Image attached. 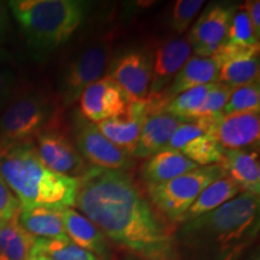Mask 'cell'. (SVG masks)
<instances>
[{"label":"cell","mask_w":260,"mask_h":260,"mask_svg":"<svg viewBox=\"0 0 260 260\" xmlns=\"http://www.w3.org/2000/svg\"><path fill=\"white\" fill-rule=\"evenodd\" d=\"M31 255L46 260H99L65 236L56 239H35Z\"/></svg>","instance_id":"obj_24"},{"label":"cell","mask_w":260,"mask_h":260,"mask_svg":"<svg viewBox=\"0 0 260 260\" xmlns=\"http://www.w3.org/2000/svg\"><path fill=\"white\" fill-rule=\"evenodd\" d=\"M28 260H46V259L41 258V256H37V255H31V256H30V258H29Z\"/></svg>","instance_id":"obj_41"},{"label":"cell","mask_w":260,"mask_h":260,"mask_svg":"<svg viewBox=\"0 0 260 260\" xmlns=\"http://www.w3.org/2000/svg\"><path fill=\"white\" fill-rule=\"evenodd\" d=\"M16 84V77L11 71L0 69V103L8 105L10 100L14 98Z\"/></svg>","instance_id":"obj_35"},{"label":"cell","mask_w":260,"mask_h":260,"mask_svg":"<svg viewBox=\"0 0 260 260\" xmlns=\"http://www.w3.org/2000/svg\"><path fill=\"white\" fill-rule=\"evenodd\" d=\"M230 93H232V89L225 86V84L220 82L211 84V88L207 92L206 96H205L203 105H201L199 111H198L195 118L201 116H211L217 115V113H223V109L225 106L228 99H229Z\"/></svg>","instance_id":"obj_31"},{"label":"cell","mask_w":260,"mask_h":260,"mask_svg":"<svg viewBox=\"0 0 260 260\" xmlns=\"http://www.w3.org/2000/svg\"><path fill=\"white\" fill-rule=\"evenodd\" d=\"M35 237L19 223L18 216L0 223V260H28Z\"/></svg>","instance_id":"obj_23"},{"label":"cell","mask_w":260,"mask_h":260,"mask_svg":"<svg viewBox=\"0 0 260 260\" xmlns=\"http://www.w3.org/2000/svg\"><path fill=\"white\" fill-rule=\"evenodd\" d=\"M223 176L225 171L220 164L198 167L168 182L146 186V193L155 210L171 225H180L201 191Z\"/></svg>","instance_id":"obj_6"},{"label":"cell","mask_w":260,"mask_h":260,"mask_svg":"<svg viewBox=\"0 0 260 260\" xmlns=\"http://www.w3.org/2000/svg\"><path fill=\"white\" fill-rule=\"evenodd\" d=\"M8 149H9L8 147H5V146L3 145L2 142H0V159H2V157H3V155H4V153H5L6 151H8Z\"/></svg>","instance_id":"obj_40"},{"label":"cell","mask_w":260,"mask_h":260,"mask_svg":"<svg viewBox=\"0 0 260 260\" xmlns=\"http://www.w3.org/2000/svg\"><path fill=\"white\" fill-rule=\"evenodd\" d=\"M63 206L34 205L21 206L18 220L35 239H56L65 236Z\"/></svg>","instance_id":"obj_20"},{"label":"cell","mask_w":260,"mask_h":260,"mask_svg":"<svg viewBox=\"0 0 260 260\" xmlns=\"http://www.w3.org/2000/svg\"><path fill=\"white\" fill-rule=\"evenodd\" d=\"M260 111V82L259 80L245 86L232 89L229 99L223 109V115H233L240 112Z\"/></svg>","instance_id":"obj_28"},{"label":"cell","mask_w":260,"mask_h":260,"mask_svg":"<svg viewBox=\"0 0 260 260\" xmlns=\"http://www.w3.org/2000/svg\"><path fill=\"white\" fill-rule=\"evenodd\" d=\"M148 100L149 113L142 125L138 144L133 152V158L148 159L162 151L175 130L183 123L180 118L165 111L157 98L148 96Z\"/></svg>","instance_id":"obj_13"},{"label":"cell","mask_w":260,"mask_h":260,"mask_svg":"<svg viewBox=\"0 0 260 260\" xmlns=\"http://www.w3.org/2000/svg\"><path fill=\"white\" fill-rule=\"evenodd\" d=\"M32 144L42 164L58 174L79 178L92 167L82 158L61 124L44 130Z\"/></svg>","instance_id":"obj_9"},{"label":"cell","mask_w":260,"mask_h":260,"mask_svg":"<svg viewBox=\"0 0 260 260\" xmlns=\"http://www.w3.org/2000/svg\"><path fill=\"white\" fill-rule=\"evenodd\" d=\"M241 260H260V258H259V251H258V248H256L255 251L251 252V254H249L248 256H247V258H242Z\"/></svg>","instance_id":"obj_39"},{"label":"cell","mask_w":260,"mask_h":260,"mask_svg":"<svg viewBox=\"0 0 260 260\" xmlns=\"http://www.w3.org/2000/svg\"><path fill=\"white\" fill-rule=\"evenodd\" d=\"M109 76L117 83L129 103L148 98L152 59L144 51H130L113 61Z\"/></svg>","instance_id":"obj_11"},{"label":"cell","mask_w":260,"mask_h":260,"mask_svg":"<svg viewBox=\"0 0 260 260\" xmlns=\"http://www.w3.org/2000/svg\"><path fill=\"white\" fill-rule=\"evenodd\" d=\"M0 176L21 206L73 207L76 203L79 178L65 176L45 167L32 142L12 146L5 152L0 159Z\"/></svg>","instance_id":"obj_3"},{"label":"cell","mask_w":260,"mask_h":260,"mask_svg":"<svg viewBox=\"0 0 260 260\" xmlns=\"http://www.w3.org/2000/svg\"><path fill=\"white\" fill-rule=\"evenodd\" d=\"M212 84V83H211ZM211 84H205L178 94L165 104L162 109L170 115L183 122H191L203 105L205 96L211 88Z\"/></svg>","instance_id":"obj_26"},{"label":"cell","mask_w":260,"mask_h":260,"mask_svg":"<svg viewBox=\"0 0 260 260\" xmlns=\"http://www.w3.org/2000/svg\"><path fill=\"white\" fill-rule=\"evenodd\" d=\"M191 47L188 39L177 38L161 45L152 60V76L148 96H158L189 59Z\"/></svg>","instance_id":"obj_15"},{"label":"cell","mask_w":260,"mask_h":260,"mask_svg":"<svg viewBox=\"0 0 260 260\" xmlns=\"http://www.w3.org/2000/svg\"><path fill=\"white\" fill-rule=\"evenodd\" d=\"M225 175L241 188L243 193H260V162L258 148L225 149L220 162Z\"/></svg>","instance_id":"obj_19"},{"label":"cell","mask_w":260,"mask_h":260,"mask_svg":"<svg viewBox=\"0 0 260 260\" xmlns=\"http://www.w3.org/2000/svg\"><path fill=\"white\" fill-rule=\"evenodd\" d=\"M61 106L41 90H28L12 98L0 115V142L5 147L34 142L51 126L61 124Z\"/></svg>","instance_id":"obj_5"},{"label":"cell","mask_w":260,"mask_h":260,"mask_svg":"<svg viewBox=\"0 0 260 260\" xmlns=\"http://www.w3.org/2000/svg\"><path fill=\"white\" fill-rule=\"evenodd\" d=\"M220 67L216 63L212 57H189L183 67L167 87V89L157 98L164 107L169 100L175 98L178 94L186 92L191 88L205 84H211L218 82Z\"/></svg>","instance_id":"obj_18"},{"label":"cell","mask_w":260,"mask_h":260,"mask_svg":"<svg viewBox=\"0 0 260 260\" xmlns=\"http://www.w3.org/2000/svg\"><path fill=\"white\" fill-rule=\"evenodd\" d=\"M5 107H6V104H4V103H0V115H2L3 111H4Z\"/></svg>","instance_id":"obj_42"},{"label":"cell","mask_w":260,"mask_h":260,"mask_svg":"<svg viewBox=\"0 0 260 260\" xmlns=\"http://www.w3.org/2000/svg\"><path fill=\"white\" fill-rule=\"evenodd\" d=\"M75 207L110 242L140 260H181L174 228L128 171L92 165L79 177Z\"/></svg>","instance_id":"obj_1"},{"label":"cell","mask_w":260,"mask_h":260,"mask_svg":"<svg viewBox=\"0 0 260 260\" xmlns=\"http://www.w3.org/2000/svg\"><path fill=\"white\" fill-rule=\"evenodd\" d=\"M21 204L6 182L0 176V223L18 216Z\"/></svg>","instance_id":"obj_34"},{"label":"cell","mask_w":260,"mask_h":260,"mask_svg":"<svg viewBox=\"0 0 260 260\" xmlns=\"http://www.w3.org/2000/svg\"><path fill=\"white\" fill-rule=\"evenodd\" d=\"M204 134L203 130L193 122H183L178 128L175 130L171 139L169 140L168 145L164 149H172V151L180 152L191 140Z\"/></svg>","instance_id":"obj_33"},{"label":"cell","mask_w":260,"mask_h":260,"mask_svg":"<svg viewBox=\"0 0 260 260\" xmlns=\"http://www.w3.org/2000/svg\"><path fill=\"white\" fill-rule=\"evenodd\" d=\"M259 56L230 61L220 68L218 82L225 84L230 89H235L259 80Z\"/></svg>","instance_id":"obj_27"},{"label":"cell","mask_w":260,"mask_h":260,"mask_svg":"<svg viewBox=\"0 0 260 260\" xmlns=\"http://www.w3.org/2000/svg\"><path fill=\"white\" fill-rule=\"evenodd\" d=\"M205 4L203 0H178L172 6L169 25L171 30L177 34H183L189 29L191 22L197 17L201 6Z\"/></svg>","instance_id":"obj_30"},{"label":"cell","mask_w":260,"mask_h":260,"mask_svg":"<svg viewBox=\"0 0 260 260\" xmlns=\"http://www.w3.org/2000/svg\"><path fill=\"white\" fill-rule=\"evenodd\" d=\"M30 50L45 56L64 45L87 15L80 0H12L8 3Z\"/></svg>","instance_id":"obj_4"},{"label":"cell","mask_w":260,"mask_h":260,"mask_svg":"<svg viewBox=\"0 0 260 260\" xmlns=\"http://www.w3.org/2000/svg\"><path fill=\"white\" fill-rule=\"evenodd\" d=\"M241 193H243L241 188L225 175L219 180L212 182L209 187H206L201 191L197 200L190 206V209L184 214L180 224L195 219L205 213H209L211 211L218 209L226 201L232 200L233 198Z\"/></svg>","instance_id":"obj_22"},{"label":"cell","mask_w":260,"mask_h":260,"mask_svg":"<svg viewBox=\"0 0 260 260\" xmlns=\"http://www.w3.org/2000/svg\"><path fill=\"white\" fill-rule=\"evenodd\" d=\"M148 113L149 100L147 98L141 102L129 103L128 109L123 115L98 122L95 125L109 141L133 155Z\"/></svg>","instance_id":"obj_14"},{"label":"cell","mask_w":260,"mask_h":260,"mask_svg":"<svg viewBox=\"0 0 260 260\" xmlns=\"http://www.w3.org/2000/svg\"><path fill=\"white\" fill-rule=\"evenodd\" d=\"M70 125L71 139H74L77 151L93 167L122 171L134 167V158L109 141L99 132L95 123L84 118L79 110L71 113Z\"/></svg>","instance_id":"obj_8"},{"label":"cell","mask_w":260,"mask_h":260,"mask_svg":"<svg viewBox=\"0 0 260 260\" xmlns=\"http://www.w3.org/2000/svg\"><path fill=\"white\" fill-rule=\"evenodd\" d=\"M111 50V41L100 40L75 54L65 67L59 82L58 102L61 109L79 102L83 90L100 79L110 61Z\"/></svg>","instance_id":"obj_7"},{"label":"cell","mask_w":260,"mask_h":260,"mask_svg":"<svg viewBox=\"0 0 260 260\" xmlns=\"http://www.w3.org/2000/svg\"><path fill=\"white\" fill-rule=\"evenodd\" d=\"M79 103L81 115L93 123L121 116L129 105L121 88L109 75L89 84L83 90Z\"/></svg>","instance_id":"obj_12"},{"label":"cell","mask_w":260,"mask_h":260,"mask_svg":"<svg viewBox=\"0 0 260 260\" xmlns=\"http://www.w3.org/2000/svg\"><path fill=\"white\" fill-rule=\"evenodd\" d=\"M211 136L225 149L258 148L260 112H240L224 116Z\"/></svg>","instance_id":"obj_16"},{"label":"cell","mask_w":260,"mask_h":260,"mask_svg":"<svg viewBox=\"0 0 260 260\" xmlns=\"http://www.w3.org/2000/svg\"><path fill=\"white\" fill-rule=\"evenodd\" d=\"M235 11L236 6L228 3H212L206 6L194 23L188 38L195 56L212 57L225 44L228 29Z\"/></svg>","instance_id":"obj_10"},{"label":"cell","mask_w":260,"mask_h":260,"mask_svg":"<svg viewBox=\"0 0 260 260\" xmlns=\"http://www.w3.org/2000/svg\"><path fill=\"white\" fill-rule=\"evenodd\" d=\"M259 48L260 46H245V45H236L230 44L225 41L216 53L213 54L212 58L216 60V63L220 68L230 61L247 59V58H252L259 56Z\"/></svg>","instance_id":"obj_32"},{"label":"cell","mask_w":260,"mask_h":260,"mask_svg":"<svg viewBox=\"0 0 260 260\" xmlns=\"http://www.w3.org/2000/svg\"><path fill=\"white\" fill-rule=\"evenodd\" d=\"M198 165L184 157L181 152L162 149L147 160L141 168V177L146 186H153L187 174Z\"/></svg>","instance_id":"obj_21"},{"label":"cell","mask_w":260,"mask_h":260,"mask_svg":"<svg viewBox=\"0 0 260 260\" xmlns=\"http://www.w3.org/2000/svg\"><path fill=\"white\" fill-rule=\"evenodd\" d=\"M12 59L11 57V53L6 50V48H4L0 45V64H5V63H9L10 60Z\"/></svg>","instance_id":"obj_38"},{"label":"cell","mask_w":260,"mask_h":260,"mask_svg":"<svg viewBox=\"0 0 260 260\" xmlns=\"http://www.w3.org/2000/svg\"><path fill=\"white\" fill-rule=\"evenodd\" d=\"M243 8L251 19L255 35L260 38V2L259 0H249L243 4Z\"/></svg>","instance_id":"obj_36"},{"label":"cell","mask_w":260,"mask_h":260,"mask_svg":"<svg viewBox=\"0 0 260 260\" xmlns=\"http://www.w3.org/2000/svg\"><path fill=\"white\" fill-rule=\"evenodd\" d=\"M65 235L84 251L92 253L99 260H113L111 245L107 237L83 214L71 207H63Z\"/></svg>","instance_id":"obj_17"},{"label":"cell","mask_w":260,"mask_h":260,"mask_svg":"<svg viewBox=\"0 0 260 260\" xmlns=\"http://www.w3.org/2000/svg\"><path fill=\"white\" fill-rule=\"evenodd\" d=\"M260 199L241 193L218 209L178 225L181 260H241L258 240Z\"/></svg>","instance_id":"obj_2"},{"label":"cell","mask_w":260,"mask_h":260,"mask_svg":"<svg viewBox=\"0 0 260 260\" xmlns=\"http://www.w3.org/2000/svg\"><path fill=\"white\" fill-rule=\"evenodd\" d=\"M10 29V17L8 5L0 2V41H3L8 35Z\"/></svg>","instance_id":"obj_37"},{"label":"cell","mask_w":260,"mask_h":260,"mask_svg":"<svg viewBox=\"0 0 260 260\" xmlns=\"http://www.w3.org/2000/svg\"><path fill=\"white\" fill-rule=\"evenodd\" d=\"M226 41L230 44L245 45V46H258L259 38L256 37L251 19L245 8L240 6L233 15L229 29H228Z\"/></svg>","instance_id":"obj_29"},{"label":"cell","mask_w":260,"mask_h":260,"mask_svg":"<svg viewBox=\"0 0 260 260\" xmlns=\"http://www.w3.org/2000/svg\"><path fill=\"white\" fill-rule=\"evenodd\" d=\"M180 152L190 161L195 162L198 167H206V165L220 164L225 148L213 136L201 134L188 142Z\"/></svg>","instance_id":"obj_25"}]
</instances>
